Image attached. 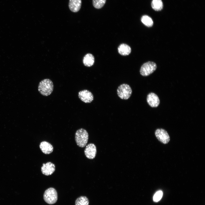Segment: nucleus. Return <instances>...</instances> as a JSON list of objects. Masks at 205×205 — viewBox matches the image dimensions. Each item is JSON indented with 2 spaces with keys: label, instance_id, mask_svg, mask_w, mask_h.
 I'll return each instance as SVG.
<instances>
[{
  "label": "nucleus",
  "instance_id": "1",
  "mask_svg": "<svg viewBox=\"0 0 205 205\" xmlns=\"http://www.w3.org/2000/svg\"><path fill=\"white\" fill-rule=\"evenodd\" d=\"M54 85L50 79H46L42 80L39 83L38 89L39 93L44 96L50 95L53 90Z\"/></svg>",
  "mask_w": 205,
  "mask_h": 205
},
{
  "label": "nucleus",
  "instance_id": "2",
  "mask_svg": "<svg viewBox=\"0 0 205 205\" xmlns=\"http://www.w3.org/2000/svg\"><path fill=\"white\" fill-rule=\"evenodd\" d=\"M89 135L87 131L84 129L78 130L75 134V139L77 145L79 147H85L88 141Z\"/></svg>",
  "mask_w": 205,
  "mask_h": 205
},
{
  "label": "nucleus",
  "instance_id": "3",
  "mask_svg": "<svg viewBox=\"0 0 205 205\" xmlns=\"http://www.w3.org/2000/svg\"><path fill=\"white\" fill-rule=\"evenodd\" d=\"M43 198L45 201L48 204H55L58 199L56 190L52 187L47 189L44 192Z\"/></svg>",
  "mask_w": 205,
  "mask_h": 205
},
{
  "label": "nucleus",
  "instance_id": "4",
  "mask_svg": "<svg viewBox=\"0 0 205 205\" xmlns=\"http://www.w3.org/2000/svg\"><path fill=\"white\" fill-rule=\"evenodd\" d=\"M117 93L118 96L120 99L127 100L130 97L132 90L129 85L124 83L118 86L117 90Z\"/></svg>",
  "mask_w": 205,
  "mask_h": 205
},
{
  "label": "nucleus",
  "instance_id": "5",
  "mask_svg": "<svg viewBox=\"0 0 205 205\" xmlns=\"http://www.w3.org/2000/svg\"><path fill=\"white\" fill-rule=\"evenodd\" d=\"M157 68V65L155 63L149 61L142 65L140 68V73L142 76H147L153 72Z\"/></svg>",
  "mask_w": 205,
  "mask_h": 205
},
{
  "label": "nucleus",
  "instance_id": "6",
  "mask_svg": "<svg viewBox=\"0 0 205 205\" xmlns=\"http://www.w3.org/2000/svg\"><path fill=\"white\" fill-rule=\"evenodd\" d=\"M155 134L158 140L163 144H167L170 141V137L169 134L164 129H157L155 131Z\"/></svg>",
  "mask_w": 205,
  "mask_h": 205
},
{
  "label": "nucleus",
  "instance_id": "7",
  "mask_svg": "<svg viewBox=\"0 0 205 205\" xmlns=\"http://www.w3.org/2000/svg\"><path fill=\"white\" fill-rule=\"evenodd\" d=\"M78 97L79 99L85 103L91 102L94 99L93 94L90 91L85 89L79 91L78 93Z\"/></svg>",
  "mask_w": 205,
  "mask_h": 205
},
{
  "label": "nucleus",
  "instance_id": "8",
  "mask_svg": "<svg viewBox=\"0 0 205 205\" xmlns=\"http://www.w3.org/2000/svg\"><path fill=\"white\" fill-rule=\"evenodd\" d=\"M84 153L87 158L90 159H94L97 153V148L95 145L93 143L88 144L85 149Z\"/></svg>",
  "mask_w": 205,
  "mask_h": 205
},
{
  "label": "nucleus",
  "instance_id": "9",
  "mask_svg": "<svg viewBox=\"0 0 205 205\" xmlns=\"http://www.w3.org/2000/svg\"><path fill=\"white\" fill-rule=\"evenodd\" d=\"M42 173L45 175L49 176L52 174L55 170V166L54 164L50 162L46 163H43L41 168Z\"/></svg>",
  "mask_w": 205,
  "mask_h": 205
},
{
  "label": "nucleus",
  "instance_id": "10",
  "mask_svg": "<svg viewBox=\"0 0 205 205\" xmlns=\"http://www.w3.org/2000/svg\"><path fill=\"white\" fill-rule=\"evenodd\" d=\"M146 99L148 104L152 107H157L160 103L159 97L153 93H149L147 96Z\"/></svg>",
  "mask_w": 205,
  "mask_h": 205
},
{
  "label": "nucleus",
  "instance_id": "11",
  "mask_svg": "<svg viewBox=\"0 0 205 205\" xmlns=\"http://www.w3.org/2000/svg\"><path fill=\"white\" fill-rule=\"evenodd\" d=\"M40 147L42 152L46 154L51 153L53 150V146L49 143L45 141H43L40 143Z\"/></svg>",
  "mask_w": 205,
  "mask_h": 205
},
{
  "label": "nucleus",
  "instance_id": "12",
  "mask_svg": "<svg viewBox=\"0 0 205 205\" xmlns=\"http://www.w3.org/2000/svg\"><path fill=\"white\" fill-rule=\"evenodd\" d=\"M81 5V0H69V7L70 11L74 13L78 12Z\"/></svg>",
  "mask_w": 205,
  "mask_h": 205
},
{
  "label": "nucleus",
  "instance_id": "13",
  "mask_svg": "<svg viewBox=\"0 0 205 205\" xmlns=\"http://www.w3.org/2000/svg\"><path fill=\"white\" fill-rule=\"evenodd\" d=\"M118 53L120 55L125 56L128 55L131 52V49L130 46L125 44H121L118 48Z\"/></svg>",
  "mask_w": 205,
  "mask_h": 205
},
{
  "label": "nucleus",
  "instance_id": "14",
  "mask_svg": "<svg viewBox=\"0 0 205 205\" xmlns=\"http://www.w3.org/2000/svg\"><path fill=\"white\" fill-rule=\"evenodd\" d=\"M95 58L91 54L88 53L86 54L83 59V63L84 65L87 67H91L94 63Z\"/></svg>",
  "mask_w": 205,
  "mask_h": 205
},
{
  "label": "nucleus",
  "instance_id": "15",
  "mask_svg": "<svg viewBox=\"0 0 205 205\" xmlns=\"http://www.w3.org/2000/svg\"><path fill=\"white\" fill-rule=\"evenodd\" d=\"M153 9L156 11L161 10L163 7V3L161 0H153L151 3Z\"/></svg>",
  "mask_w": 205,
  "mask_h": 205
},
{
  "label": "nucleus",
  "instance_id": "16",
  "mask_svg": "<svg viewBox=\"0 0 205 205\" xmlns=\"http://www.w3.org/2000/svg\"><path fill=\"white\" fill-rule=\"evenodd\" d=\"M141 20L143 23L147 27H151L153 24V22L152 19L147 15L143 16L141 18Z\"/></svg>",
  "mask_w": 205,
  "mask_h": 205
},
{
  "label": "nucleus",
  "instance_id": "17",
  "mask_svg": "<svg viewBox=\"0 0 205 205\" xmlns=\"http://www.w3.org/2000/svg\"><path fill=\"white\" fill-rule=\"evenodd\" d=\"M89 200L85 196H81L78 198L75 201V205H89Z\"/></svg>",
  "mask_w": 205,
  "mask_h": 205
},
{
  "label": "nucleus",
  "instance_id": "18",
  "mask_svg": "<svg viewBox=\"0 0 205 205\" xmlns=\"http://www.w3.org/2000/svg\"><path fill=\"white\" fill-rule=\"evenodd\" d=\"M106 0H93V6L97 9L101 8L104 5Z\"/></svg>",
  "mask_w": 205,
  "mask_h": 205
},
{
  "label": "nucleus",
  "instance_id": "19",
  "mask_svg": "<svg viewBox=\"0 0 205 205\" xmlns=\"http://www.w3.org/2000/svg\"><path fill=\"white\" fill-rule=\"evenodd\" d=\"M163 194V192L161 190L157 192L153 196V201L156 202L159 201L162 198Z\"/></svg>",
  "mask_w": 205,
  "mask_h": 205
}]
</instances>
